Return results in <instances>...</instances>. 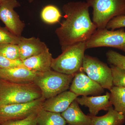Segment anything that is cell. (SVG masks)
<instances>
[{
  "mask_svg": "<svg viewBox=\"0 0 125 125\" xmlns=\"http://www.w3.org/2000/svg\"><path fill=\"white\" fill-rule=\"evenodd\" d=\"M125 27V14L115 17L107 24L106 28L110 30H115Z\"/></svg>",
  "mask_w": 125,
  "mask_h": 125,
  "instance_id": "27",
  "label": "cell"
},
{
  "mask_svg": "<svg viewBox=\"0 0 125 125\" xmlns=\"http://www.w3.org/2000/svg\"><path fill=\"white\" fill-rule=\"evenodd\" d=\"M66 123L71 125H91L90 115H85L79 106L76 99L65 111L61 113Z\"/></svg>",
  "mask_w": 125,
  "mask_h": 125,
  "instance_id": "16",
  "label": "cell"
},
{
  "mask_svg": "<svg viewBox=\"0 0 125 125\" xmlns=\"http://www.w3.org/2000/svg\"><path fill=\"white\" fill-rule=\"evenodd\" d=\"M113 86L125 88V70L110 65Z\"/></svg>",
  "mask_w": 125,
  "mask_h": 125,
  "instance_id": "24",
  "label": "cell"
},
{
  "mask_svg": "<svg viewBox=\"0 0 125 125\" xmlns=\"http://www.w3.org/2000/svg\"><path fill=\"white\" fill-rule=\"evenodd\" d=\"M33 0H31V2H32L33 1Z\"/></svg>",
  "mask_w": 125,
  "mask_h": 125,
  "instance_id": "30",
  "label": "cell"
},
{
  "mask_svg": "<svg viewBox=\"0 0 125 125\" xmlns=\"http://www.w3.org/2000/svg\"><path fill=\"white\" fill-rule=\"evenodd\" d=\"M90 7L86 2H67L63 6L65 19L55 33L61 48L87 41L97 30L90 16Z\"/></svg>",
  "mask_w": 125,
  "mask_h": 125,
  "instance_id": "1",
  "label": "cell"
},
{
  "mask_svg": "<svg viewBox=\"0 0 125 125\" xmlns=\"http://www.w3.org/2000/svg\"><path fill=\"white\" fill-rule=\"evenodd\" d=\"M109 91L110 102L114 109L125 115V88L113 86Z\"/></svg>",
  "mask_w": 125,
  "mask_h": 125,
  "instance_id": "19",
  "label": "cell"
},
{
  "mask_svg": "<svg viewBox=\"0 0 125 125\" xmlns=\"http://www.w3.org/2000/svg\"><path fill=\"white\" fill-rule=\"evenodd\" d=\"M87 49L108 47L119 49L125 53V31L123 28L109 30L97 29L86 42Z\"/></svg>",
  "mask_w": 125,
  "mask_h": 125,
  "instance_id": "6",
  "label": "cell"
},
{
  "mask_svg": "<svg viewBox=\"0 0 125 125\" xmlns=\"http://www.w3.org/2000/svg\"><path fill=\"white\" fill-rule=\"evenodd\" d=\"M93 9V22L97 29L106 28L113 18L125 14V0H86Z\"/></svg>",
  "mask_w": 125,
  "mask_h": 125,
  "instance_id": "5",
  "label": "cell"
},
{
  "mask_svg": "<svg viewBox=\"0 0 125 125\" xmlns=\"http://www.w3.org/2000/svg\"><path fill=\"white\" fill-rule=\"evenodd\" d=\"M17 67H25L20 59H9L0 56V69Z\"/></svg>",
  "mask_w": 125,
  "mask_h": 125,
  "instance_id": "26",
  "label": "cell"
},
{
  "mask_svg": "<svg viewBox=\"0 0 125 125\" xmlns=\"http://www.w3.org/2000/svg\"><path fill=\"white\" fill-rule=\"evenodd\" d=\"M37 74L25 67L0 69V79L18 83H33Z\"/></svg>",
  "mask_w": 125,
  "mask_h": 125,
  "instance_id": "12",
  "label": "cell"
},
{
  "mask_svg": "<svg viewBox=\"0 0 125 125\" xmlns=\"http://www.w3.org/2000/svg\"><path fill=\"white\" fill-rule=\"evenodd\" d=\"M28 0V1H29V2H31V0Z\"/></svg>",
  "mask_w": 125,
  "mask_h": 125,
  "instance_id": "29",
  "label": "cell"
},
{
  "mask_svg": "<svg viewBox=\"0 0 125 125\" xmlns=\"http://www.w3.org/2000/svg\"><path fill=\"white\" fill-rule=\"evenodd\" d=\"M37 113H34L23 119L5 122L0 125H37Z\"/></svg>",
  "mask_w": 125,
  "mask_h": 125,
  "instance_id": "25",
  "label": "cell"
},
{
  "mask_svg": "<svg viewBox=\"0 0 125 125\" xmlns=\"http://www.w3.org/2000/svg\"><path fill=\"white\" fill-rule=\"evenodd\" d=\"M21 36H16L6 27L3 28L0 26V44L8 43L18 45Z\"/></svg>",
  "mask_w": 125,
  "mask_h": 125,
  "instance_id": "23",
  "label": "cell"
},
{
  "mask_svg": "<svg viewBox=\"0 0 125 125\" xmlns=\"http://www.w3.org/2000/svg\"></svg>",
  "mask_w": 125,
  "mask_h": 125,
  "instance_id": "32",
  "label": "cell"
},
{
  "mask_svg": "<svg viewBox=\"0 0 125 125\" xmlns=\"http://www.w3.org/2000/svg\"><path fill=\"white\" fill-rule=\"evenodd\" d=\"M1 2H0V5H1Z\"/></svg>",
  "mask_w": 125,
  "mask_h": 125,
  "instance_id": "31",
  "label": "cell"
},
{
  "mask_svg": "<svg viewBox=\"0 0 125 125\" xmlns=\"http://www.w3.org/2000/svg\"><path fill=\"white\" fill-rule=\"evenodd\" d=\"M19 50V59L23 61L42 53L48 49L45 43L38 38H26L21 36L18 45Z\"/></svg>",
  "mask_w": 125,
  "mask_h": 125,
  "instance_id": "13",
  "label": "cell"
},
{
  "mask_svg": "<svg viewBox=\"0 0 125 125\" xmlns=\"http://www.w3.org/2000/svg\"><path fill=\"white\" fill-rule=\"evenodd\" d=\"M86 42H81L67 46L62 49V54L53 58L52 69L62 73L74 75L82 70Z\"/></svg>",
  "mask_w": 125,
  "mask_h": 125,
  "instance_id": "3",
  "label": "cell"
},
{
  "mask_svg": "<svg viewBox=\"0 0 125 125\" xmlns=\"http://www.w3.org/2000/svg\"><path fill=\"white\" fill-rule=\"evenodd\" d=\"M71 83L70 91L78 96H97L104 92V89L85 74L82 70L75 74Z\"/></svg>",
  "mask_w": 125,
  "mask_h": 125,
  "instance_id": "10",
  "label": "cell"
},
{
  "mask_svg": "<svg viewBox=\"0 0 125 125\" xmlns=\"http://www.w3.org/2000/svg\"><path fill=\"white\" fill-rule=\"evenodd\" d=\"M20 6L17 0H6L1 2L0 6V20L9 31L18 37L21 36L25 26L14 10Z\"/></svg>",
  "mask_w": 125,
  "mask_h": 125,
  "instance_id": "9",
  "label": "cell"
},
{
  "mask_svg": "<svg viewBox=\"0 0 125 125\" xmlns=\"http://www.w3.org/2000/svg\"><path fill=\"white\" fill-rule=\"evenodd\" d=\"M106 56L110 65L125 70V55L113 50H109L106 53Z\"/></svg>",
  "mask_w": 125,
  "mask_h": 125,
  "instance_id": "22",
  "label": "cell"
},
{
  "mask_svg": "<svg viewBox=\"0 0 125 125\" xmlns=\"http://www.w3.org/2000/svg\"><path fill=\"white\" fill-rule=\"evenodd\" d=\"M110 93L106 92L103 96H83L77 97L76 100L79 104L88 108L90 115L96 116L101 110L108 111L112 106L110 101Z\"/></svg>",
  "mask_w": 125,
  "mask_h": 125,
  "instance_id": "14",
  "label": "cell"
},
{
  "mask_svg": "<svg viewBox=\"0 0 125 125\" xmlns=\"http://www.w3.org/2000/svg\"><path fill=\"white\" fill-rule=\"evenodd\" d=\"M53 58L49 49L22 61L25 67L31 71L43 72L51 70Z\"/></svg>",
  "mask_w": 125,
  "mask_h": 125,
  "instance_id": "15",
  "label": "cell"
},
{
  "mask_svg": "<svg viewBox=\"0 0 125 125\" xmlns=\"http://www.w3.org/2000/svg\"><path fill=\"white\" fill-rule=\"evenodd\" d=\"M66 122L61 113L40 109L37 115V125H66Z\"/></svg>",
  "mask_w": 125,
  "mask_h": 125,
  "instance_id": "18",
  "label": "cell"
},
{
  "mask_svg": "<svg viewBox=\"0 0 125 125\" xmlns=\"http://www.w3.org/2000/svg\"><path fill=\"white\" fill-rule=\"evenodd\" d=\"M78 96L71 91H65L45 100L43 104L42 109L48 111L62 113Z\"/></svg>",
  "mask_w": 125,
  "mask_h": 125,
  "instance_id": "11",
  "label": "cell"
},
{
  "mask_svg": "<svg viewBox=\"0 0 125 125\" xmlns=\"http://www.w3.org/2000/svg\"><path fill=\"white\" fill-rule=\"evenodd\" d=\"M107 113L101 116L90 115L91 125H122L125 122V115L114 109L112 106Z\"/></svg>",
  "mask_w": 125,
  "mask_h": 125,
  "instance_id": "17",
  "label": "cell"
},
{
  "mask_svg": "<svg viewBox=\"0 0 125 125\" xmlns=\"http://www.w3.org/2000/svg\"><path fill=\"white\" fill-rule=\"evenodd\" d=\"M82 69L90 79L98 83L104 89L110 90L113 87L111 67L98 58L85 55Z\"/></svg>",
  "mask_w": 125,
  "mask_h": 125,
  "instance_id": "7",
  "label": "cell"
},
{
  "mask_svg": "<svg viewBox=\"0 0 125 125\" xmlns=\"http://www.w3.org/2000/svg\"><path fill=\"white\" fill-rule=\"evenodd\" d=\"M0 56L9 59H19V50L18 45L0 44Z\"/></svg>",
  "mask_w": 125,
  "mask_h": 125,
  "instance_id": "21",
  "label": "cell"
},
{
  "mask_svg": "<svg viewBox=\"0 0 125 125\" xmlns=\"http://www.w3.org/2000/svg\"><path fill=\"white\" fill-rule=\"evenodd\" d=\"M5 0H0V2H1Z\"/></svg>",
  "mask_w": 125,
  "mask_h": 125,
  "instance_id": "28",
  "label": "cell"
},
{
  "mask_svg": "<svg viewBox=\"0 0 125 125\" xmlns=\"http://www.w3.org/2000/svg\"><path fill=\"white\" fill-rule=\"evenodd\" d=\"M41 16L45 23L53 24L59 22L62 15L57 7L53 5H48L42 9Z\"/></svg>",
  "mask_w": 125,
  "mask_h": 125,
  "instance_id": "20",
  "label": "cell"
},
{
  "mask_svg": "<svg viewBox=\"0 0 125 125\" xmlns=\"http://www.w3.org/2000/svg\"><path fill=\"white\" fill-rule=\"evenodd\" d=\"M46 99L41 98L27 103L0 105V125L5 122L20 120L38 113Z\"/></svg>",
  "mask_w": 125,
  "mask_h": 125,
  "instance_id": "8",
  "label": "cell"
},
{
  "mask_svg": "<svg viewBox=\"0 0 125 125\" xmlns=\"http://www.w3.org/2000/svg\"><path fill=\"white\" fill-rule=\"evenodd\" d=\"M42 97L33 83H18L0 79V105L29 102Z\"/></svg>",
  "mask_w": 125,
  "mask_h": 125,
  "instance_id": "2",
  "label": "cell"
},
{
  "mask_svg": "<svg viewBox=\"0 0 125 125\" xmlns=\"http://www.w3.org/2000/svg\"><path fill=\"white\" fill-rule=\"evenodd\" d=\"M74 76L51 70L37 72L33 83L41 90L43 98L47 99L67 91Z\"/></svg>",
  "mask_w": 125,
  "mask_h": 125,
  "instance_id": "4",
  "label": "cell"
}]
</instances>
